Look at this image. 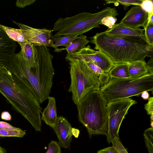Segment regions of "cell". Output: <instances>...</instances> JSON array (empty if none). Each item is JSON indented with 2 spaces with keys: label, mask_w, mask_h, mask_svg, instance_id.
Returning a JSON list of instances; mask_svg holds the SVG:
<instances>
[{
  "label": "cell",
  "mask_w": 153,
  "mask_h": 153,
  "mask_svg": "<svg viewBox=\"0 0 153 153\" xmlns=\"http://www.w3.org/2000/svg\"><path fill=\"white\" fill-rule=\"evenodd\" d=\"M38 52L37 64L29 68L20 51L16 53L6 68L31 89L39 103L49 97L53 84L54 69L52 64L53 56L45 46H35Z\"/></svg>",
  "instance_id": "cell-1"
},
{
  "label": "cell",
  "mask_w": 153,
  "mask_h": 153,
  "mask_svg": "<svg viewBox=\"0 0 153 153\" xmlns=\"http://www.w3.org/2000/svg\"><path fill=\"white\" fill-rule=\"evenodd\" d=\"M0 93L36 131H41L42 108L32 91L27 84L1 65Z\"/></svg>",
  "instance_id": "cell-2"
},
{
  "label": "cell",
  "mask_w": 153,
  "mask_h": 153,
  "mask_svg": "<svg viewBox=\"0 0 153 153\" xmlns=\"http://www.w3.org/2000/svg\"><path fill=\"white\" fill-rule=\"evenodd\" d=\"M94 49L100 51L114 64L128 63L145 60L153 56V47L146 41L144 34L140 36H117L108 35L104 32L91 38Z\"/></svg>",
  "instance_id": "cell-3"
},
{
  "label": "cell",
  "mask_w": 153,
  "mask_h": 153,
  "mask_svg": "<svg viewBox=\"0 0 153 153\" xmlns=\"http://www.w3.org/2000/svg\"><path fill=\"white\" fill-rule=\"evenodd\" d=\"M108 102L100 90L91 91L77 105L79 120L86 128L89 137L107 135L108 123Z\"/></svg>",
  "instance_id": "cell-4"
},
{
  "label": "cell",
  "mask_w": 153,
  "mask_h": 153,
  "mask_svg": "<svg viewBox=\"0 0 153 153\" xmlns=\"http://www.w3.org/2000/svg\"><path fill=\"white\" fill-rule=\"evenodd\" d=\"M118 15L115 8L107 7L94 13L83 12L70 17L60 18L54 25L53 30L57 31L54 36H77L100 25L103 18L109 16L115 17Z\"/></svg>",
  "instance_id": "cell-5"
},
{
  "label": "cell",
  "mask_w": 153,
  "mask_h": 153,
  "mask_svg": "<svg viewBox=\"0 0 153 153\" xmlns=\"http://www.w3.org/2000/svg\"><path fill=\"white\" fill-rule=\"evenodd\" d=\"M100 91L108 103L133 96H139L145 91L153 93V74H148L134 78H110Z\"/></svg>",
  "instance_id": "cell-6"
},
{
  "label": "cell",
  "mask_w": 153,
  "mask_h": 153,
  "mask_svg": "<svg viewBox=\"0 0 153 153\" xmlns=\"http://www.w3.org/2000/svg\"><path fill=\"white\" fill-rule=\"evenodd\" d=\"M71 83L68 92H71L74 103L77 105L89 92L100 90V84L94 73L83 61H69Z\"/></svg>",
  "instance_id": "cell-7"
},
{
  "label": "cell",
  "mask_w": 153,
  "mask_h": 153,
  "mask_svg": "<svg viewBox=\"0 0 153 153\" xmlns=\"http://www.w3.org/2000/svg\"><path fill=\"white\" fill-rule=\"evenodd\" d=\"M137 102L128 98L108 102V123L107 137L109 143H111L115 137H119V131L123 120L128 113V110Z\"/></svg>",
  "instance_id": "cell-8"
},
{
  "label": "cell",
  "mask_w": 153,
  "mask_h": 153,
  "mask_svg": "<svg viewBox=\"0 0 153 153\" xmlns=\"http://www.w3.org/2000/svg\"><path fill=\"white\" fill-rule=\"evenodd\" d=\"M65 59L66 61L79 60L93 63L107 74L115 65L104 54L99 51L91 49L89 45L78 52L67 54Z\"/></svg>",
  "instance_id": "cell-9"
},
{
  "label": "cell",
  "mask_w": 153,
  "mask_h": 153,
  "mask_svg": "<svg viewBox=\"0 0 153 153\" xmlns=\"http://www.w3.org/2000/svg\"><path fill=\"white\" fill-rule=\"evenodd\" d=\"M13 21L22 30L27 41L33 44L35 46H45L54 48V42L52 39L53 30L34 28Z\"/></svg>",
  "instance_id": "cell-10"
},
{
  "label": "cell",
  "mask_w": 153,
  "mask_h": 153,
  "mask_svg": "<svg viewBox=\"0 0 153 153\" xmlns=\"http://www.w3.org/2000/svg\"><path fill=\"white\" fill-rule=\"evenodd\" d=\"M148 13L140 6L131 8L126 13L120 24L127 27L137 28L140 27H145L148 21Z\"/></svg>",
  "instance_id": "cell-11"
},
{
  "label": "cell",
  "mask_w": 153,
  "mask_h": 153,
  "mask_svg": "<svg viewBox=\"0 0 153 153\" xmlns=\"http://www.w3.org/2000/svg\"><path fill=\"white\" fill-rule=\"evenodd\" d=\"M0 24V65L6 67L15 54L17 45L8 36Z\"/></svg>",
  "instance_id": "cell-12"
},
{
  "label": "cell",
  "mask_w": 153,
  "mask_h": 153,
  "mask_svg": "<svg viewBox=\"0 0 153 153\" xmlns=\"http://www.w3.org/2000/svg\"><path fill=\"white\" fill-rule=\"evenodd\" d=\"M72 127L63 116L58 117L55 126L53 129L57 136L60 147L70 150L72 140Z\"/></svg>",
  "instance_id": "cell-13"
},
{
  "label": "cell",
  "mask_w": 153,
  "mask_h": 153,
  "mask_svg": "<svg viewBox=\"0 0 153 153\" xmlns=\"http://www.w3.org/2000/svg\"><path fill=\"white\" fill-rule=\"evenodd\" d=\"M18 43L20 45L21 51L28 67L30 68L36 66L38 52L35 46L27 41Z\"/></svg>",
  "instance_id": "cell-14"
},
{
  "label": "cell",
  "mask_w": 153,
  "mask_h": 153,
  "mask_svg": "<svg viewBox=\"0 0 153 153\" xmlns=\"http://www.w3.org/2000/svg\"><path fill=\"white\" fill-rule=\"evenodd\" d=\"M144 30V29L133 28L119 23L115 24L112 28L104 32L109 36H141L143 34Z\"/></svg>",
  "instance_id": "cell-15"
},
{
  "label": "cell",
  "mask_w": 153,
  "mask_h": 153,
  "mask_svg": "<svg viewBox=\"0 0 153 153\" xmlns=\"http://www.w3.org/2000/svg\"><path fill=\"white\" fill-rule=\"evenodd\" d=\"M47 107L42 113L41 120L50 127L53 128L56 125L57 117V116L56 102L54 97H49Z\"/></svg>",
  "instance_id": "cell-16"
},
{
  "label": "cell",
  "mask_w": 153,
  "mask_h": 153,
  "mask_svg": "<svg viewBox=\"0 0 153 153\" xmlns=\"http://www.w3.org/2000/svg\"><path fill=\"white\" fill-rule=\"evenodd\" d=\"M146 64L145 60L136 61L128 63L129 78H137L149 74Z\"/></svg>",
  "instance_id": "cell-17"
},
{
  "label": "cell",
  "mask_w": 153,
  "mask_h": 153,
  "mask_svg": "<svg viewBox=\"0 0 153 153\" xmlns=\"http://www.w3.org/2000/svg\"><path fill=\"white\" fill-rule=\"evenodd\" d=\"M89 42L86 36L81 34L77 36L72 41L70 44L65 48H60V52L66 50L68 54L77 53L86 47Z\"/></svg>",
  "instance_id": "cell-18"
},
{
  "label": "cell",
  "mask_w": 153,
  "mask_h": 153,
  "mask_svg": "<svg viewBox=\"0 0 153 153\" xmlns=\"http://www.w3.org/2000/svg\"><path fill=\"white\" fill-rule=\"evenodd\" d=\"M108 74L110 78L120 79L129 78L128 63H119L115 64Z\"/></svg>",
  "instance_id": "cell-19"
},
{
  "label": "cell",
  "mask_w": 153,
  "mask_h": 153,
  "mask_svg": "<svg viewBox=\"0 0 153 153\" xmlns=\"http://www.w3.org/2000/svg\"><path fill=\"white\" fill-rule=\"evenodd\" d=\"M85 62L98 78L100 88L106 85L110 79L108 74L105 73L101 68L93 63Z\"/></svg>",
  "instance_id": "cell-20"
},
{
  "label": "cell",
  "mask_w": 153,
  "mask_h": 153,
  "mask_svg": "<svg viewBox=\"0 0 153 153\" xmlns=\"http://www.w3.org/2000/svg\"><path fill=\"white\" fill-rule=\"evenodd\" d=\"M8 36L12 40L18 43L27 41L24 34L22 30L8 27L2 25Z\"/></svg>",
  "instance_id": "cell-21"
},
{
  "label": "cell",
  "mask_w": 153,
  "mask_h": 153,
  "mask_svg": "<svg viewBox=\"0 0 153 153\" xmlns=\"http://www.w3.org/2000/svg\"><path fill=\"white\" fill-rule=\"evenodd\" d=\"M76 36H55L53 35L52 39L53 42H55L54 51L56 52H59V49L58 48V47L64 46L65 48L67 47Z\"/></svg>",
  "instance_id": "cell-22"
},
{
  "label": "cell",
  "mask_w": 153,
  "mask_h": 153,
  "mask_svg": "<svg viewBox=\"0 0 153 153\" xmlns=\"http://www.w3.org/2000/svg\"><path fill=\"white\" fill-rule=\"evenodd\" d=\"M26 134L25 131L18 128L17 129H12L0 128V137H22Z\"/></svg>",
  "instance_id": "cell-23"
},
{
  "label": "cell",
  "mask_w": 153,
  "mask_h": 153,
  "mask_svg": "<svg viewBox=\"0 0 153 153\" xmlns=\"http://www.w3.org/2000/svg\"><path fill=\"white\" fill-rule=\"evenodd\" d=\"M143 136L146 147L149 153H153V128L145 130Z\"/></svg>",
  "instance_id": "cell-24"
},
{
  "label": "cell",
  "mask_w": 153,
  "mask_h": 153,
  "mask_svg": "<svg viewBox=\"0 0 153 153\" xmlns=\"http://www.w3.org/2000/svg\"><path fill=\"white\" fill-rule=\"evenodd\" d=\"M144 29V34L147 43L153 47V24H147Z\"/></svg>",
  "instance_id": "cell-25"
},
{
  "label": "cell",
  "mask_w": 153,
  "mask_h": 153,
  "mask_svg": "<svg viewBox=\"0 0 153 153\" xmlns=\"http://www.w3.org/2000/svg\"><path fill=\"white\" fill-rule=\"evenodd\" d=\"M143 1V0H105V1L107 4L119 3L125 6H128L131 5L140 6Z\"/></svg>",
  "instance_id": "cell-26"
},
{
  "label": "cell",
  "mask_w": 153,
  "mask_h": 153,
  "mask_svg": "<svg viewBox=\"0 0 153 153\" xmlns=\"http://www.w3.org/2000/svg\"><path fill=\"white\" fill-rule=\"evenodd\" d=\"M112 146L119 153H128L121 143L119 137H115L111 142Z\"/></svg>",
  "instance_id": "cell-27"
},
{
  "label": "cell",
  "mask_w": 153,
  "mask_h": 153,
  "mask_svg": "<svg viewBox=\"0 0 153 153\" xmlns=\"http://www.w3.org/2000/svg\"><path fill=\"white\" fill-rule=\"evenodd\" d=\"M48 146L45 153H61V147L57 141L52 140L48 144Z\"/></svg>",
  "instance_id": "cell-28"
},
{
  "label": "cell",
  "mask_w": 153,
  "mask_h": 153,
  "mask_svg": "<svg viewBox=\"0 0 153 153\" xmlns=\"http://www.w3.org/2000/svg\"><path fill=\"white\" fill-rule=\"evenodd\" d=\"M116 17L109 16L103 18L101 20L100 24L103 25L108 27V29L112 27L117 21Z\"/></svg>",
  "instance_id": "cell-29"
},
{
  "label": "cell",
  "mask_w": 153,
  "mask_h": 153,
  "mask_svg": "<svg viewBox=\"0 0 153 153\" xmlns=\"http://www.w3.org/2000/svg\"><path fill=\"white\" fill-rule=\"evenodd\" d=\"M152 0H143L140 6L148 14L153 13V3Z\"/></svg>",
  "instance_id": "cell-30"
},
{
  "label": "cell",
  "mask_w": 153,
  "mask_h": 153,
  "mask_svg": "<svg viewBox=\"0 0 153 153\" xmlns=\"http://www.w3.org/2000/svg\"><path fill=\"white\" fill-rule=\"evenodd\" d=\"M36 0H17L16 3V6L19 8H23L25 7L33 4Z\"/></svg>",
  "instance_id": "cell-31"
},
{
  "label": "cell",
  "mask_w": 153,
  "mask_h": 153,
  "mask_svg": "<svg viewBox=\"0 0 153 153\" xmlns=\"http://www.w3.org/2000/svg\"><path fill=\"white\" fill-rule=\"evenodd\" d=\"M148 102L145 105V109L148 114H153V97H149Z\"/></svg>",
  "instance_id": "cell-32"
},
{
  "label": "cell",
  "mask_w": 153,
  "mask_h": 153,
  "mask_svg": "<svg viewBox=\"0 0 153 153\" xmlns=\"http://www.w3.org/2000/svg\"><path fill=\"white\" fill-rule=\"evenodd\" d=\"M97 153H119L113 146L104 148L98 151Z\"/></svg>",
  "instance_id": "cell-33"
},
{
  "label": "cell",
  "mask_w": 153,
  "mask_h": 153,
  "mask_svg": "<svg viewBox=\"0 0 153 153\" xmlns=\"http://www.w3.org/2000/svg\"><path fill=\"white\" fill-rule=\"evenodd\" d=\"M146 66L149 73L153 74V57L152 56L151 59L146 64Z\"/></svg>",
  "instance_id": "cell-34"
},
{
  "label": "cell",
  "mask_w": 153,
  "mask_h": 153,
  "mask_svg": "<svg viewBox=\"0 0 153 153\" xmlns=\"http://www.w3.org/2000/svg\"><path fill=\"white\" fill-rule=\"evenodd\" d=\"M0 128L12 129H17L18 128L12 126L6 122L1 121H0Z\"/></svg>",
  "instance_id": "cell-35"
},
{
  "label": "cell",
  "mask_w": 153,
  "mask_h": 153,
  "mask_svg": "<svg viewBox=\"0 0 153 153\" xmlns=\"http://www.w3.org/2000/svg\"><path fill=\"white\" fill-rule=\"evenodd\" d=\"M1 117L3 120L10 121L11 120V117L10 114L8 112H3L1 115Z\"/></svg>",
  "instance_id": "cell-36"
},
{
  "label": "cell",
  "mask_w": 153,
  "mask_h": 153,
  "mask_svg": "<svg viewBox=\"0 0 153 153\" xmlns=\"http://www.w3.org/2000/svg\"><path fill=\"white\" fill-rule=\"evenodd\" d=\"M72 135L76 138H78L79 134V129L75 128H72Z\"/></svg>",
  "instance_id": "cell-37"
},
{
  "label": "cell",
  "mask_w": 153,
  "mask_h": 153,
  "mask_svg": "<svg viewBox=\"0 0 153 153\" xmlns=\"http://www.w3.org/2000/svg\"><path fill=\"white\" fill-rule=\"evenodd\" d=\"M141 97L144 100H147L149 97V95L148 91H144L141 94Z\"/></svg>",
  "instance_id": "cell-38"
},
{
  "label": "cell",
  "mask_w": 153,
  "mask_h": 153,
  "mask_svg": "<svg viewBox=\"0 0 153 153\" xmlns=\"http://www.w3.org/2000/svg\"><path fill=\"white\" fill-rule=\"evenodd\" d=\"M153 24V13L148 14L147 24Z\"/></svg>",
  "instance_id": "cell-39"
},
{
  "label": "cell",
  "mask_w": 153,
  "mask_h": 153,
  "mask_svg": "<svg viewBox=\"0 0 153 153\" xmlns=\"http://www.w3.org/2000/svg\"><path fill=\"white\" fill-rule=\"evenodd\" d=\"M0 153H6V150L0 146Z\"/></svg>",
  "instance_id": "cell-40"
}]
</instances>
